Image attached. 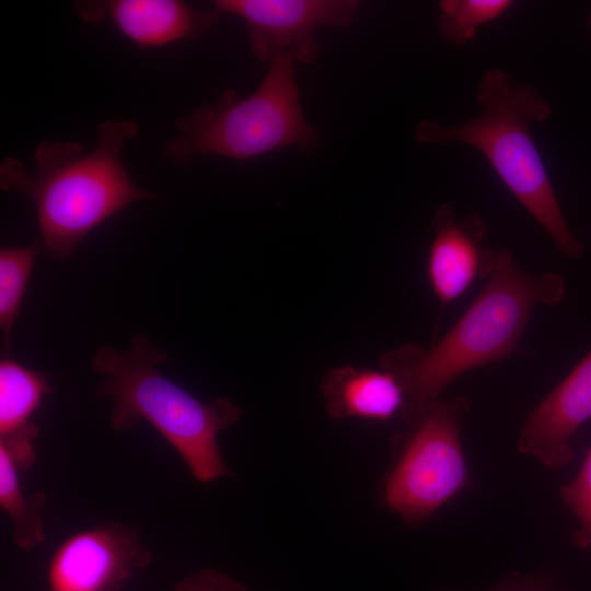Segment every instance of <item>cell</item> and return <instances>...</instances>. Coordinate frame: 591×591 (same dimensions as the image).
I'll list each match as a JSON object with an SVG mask.
<instances>
[{
    "label": "cell",
    "instance_id": "cell-1",
    "mask_svg": "<svg viewBox=\"0 0 591 591\" xmlns=\"http://www.w3.org/2000/svg\"><path fill=\"white\" fill-rule=\"evenodd\" d=\"M138 134L135 120H107L96 127V144L89 151L73 141L39 142L32 173L15 157L1 161V188L33 202L50 255L70 257L107 219L132 202L157 197L134 182L121 160L125 143Z\"/></svg>",
    "mask_w": 591,
    "mask_h": 591
},
{
    "label": "cell",
    "instance_id": "cell-2",
    "mask_svg": "<svg viewBox=\"0 0 591 591\" xmlns=\"http://www.w3.org/2000/svg\"><path fill=\"white\" fill-rule=\"evenodd\" d=\"M485 279L472 304L433 345L405 344L381 356V369L391 372L404 390L405 420L438 399L457 376L511 355L534 309L558 304L565 294L560 276L533 275L507 250L498 252Z\"/></svg>",
    "mask_w": 591,
    "mask_h": 591
},
{
    "label": "cell",
    "instance_id": "cell-3",
    "mask_svg": "<svg viewBox=\"0 0 591 591\" xmlns=\"http://www.w3.org/2000/svg\"><path fill=\"white\" fill-rule=\"evenodd\" d=\"M475 100L482 112L464 123L442 126L420 120L414 131L422 144L461 142L478 150L499 179L569 259L579 258L584 246L570 230L542 157L531 134L532 123H543L552 107L528 82L517 83L502 69L485 71Z\"/></svg>",
    "mask_w": 591,
    "mask_h": 591
},
{
    "label": "cell",
    "instance_id": "cell-4",
    "mask_svg": "<svg viewBox=\"0 0 591 591\" xmlns=\"http://www.w3.org/2000/svg\"><path fill=\"white\" fill-rule=\"evenodd\" d=\"M166 355L144 335L126 351L101 347L92 368L103 375L100 394L112 402L111 427L126 430L148 421L183 459L201 484L232 477L218 436L233 426L242 409L227 398L206 403L167 379L158 368Z\"/></svg>",
    "mask_w": 591,
    "mask_h": 591
},
{
    "label": "cell",
    "instance_id": "cell-5",
    "mask_svg": "<svg viewBox=\"0 0 591 591\" xmlns=\"http://www.w3.org/2000/svg\"><path fill=\"white\" fill-rule=\"evenodd\" d=\"M294 62L290 56H278L248 96L239 99L234 91H225L216 105L181 116L164 154L184 169L204 155L244 161L293 144L311 149L317 132L301 106Z\"/></svg>",
    "mask_w": 591,
    "mask_h": 591
},
{
    "label": "cell",
    "instance_id": "cell-6",
    "mask_svg": "<svg viewBox=\"0 0 591 591\" xmlns=\"http://www.w3.org/2000/svg\"><path fill=\"white\" fill-rule=\"evenodd\" d=\"M467 397L436 399L406 420L410 426L380 489L382 502L409 524H420L468 483L461 444Z\"/></svg>",
    "mask_w": 591,
    "mask_h": 591
},
{
    "label": "cell",
    "instance_id": "cell-7",
    "mask_svg": "<svg viewBox=\"0 0 591 591\" xmlns=\"http://www.w3.org/2000/svg\"><path fill=\"white\" fill-rule=\"evenodd\" d=\"M360 7L356 0H217L219 15L242 20L252 55L271 61L287 55L312 65L320 55L315 32L320 27H346Z\"/></svg>",
    "mask_w": 591,
    "mask_h": 591
},
{
    "label": "cell",
    "instance_id": "cell-8",
    "mask_svg": "<svg viewBox=\"0 0 591 591\" xmlns=\"http://www.w3.org/2000/svg\"><path fill=\"white\" fill-rule=\"evenodd\" d=\"M152 561L137 529L106 523L68 536L47 566L46 591H120Z\"/></svg>",
    "mask_w": 591,
    "mask_h": 591
},
{
    "label": "cell",
    "instance_id": "cell-9",
    "mask_svg": "<svg viewBox=\"0 0 591 591\" xmlns=\"http://www.w3.org/2000/svg\"><path fill=\"white\" fill-rule=\"evenodd\" d=\"M432 227L427 275L434 296L445 305L464 294L478 277L486 278L499 251L483 246L487 227L478 213L459 218L445 202L437 208Z\"/></svg>",
    "mask_w": 591,
    "mask_h": 591
},
{
    "label": "cell",
    "instance_id": "cell-10",
    "mask_svg": "<svg viewBox=\"0 0 591 591\" xmlns=\"http://www.w3.org/2000/svg\"><path fill=\"white\" fill-rule=\"evenodd\" d=\"M591 418V350L529 414L518 448L551 470L570 463V439Z\"/></svg>",
    "mask_w": 591,
    "mask_h": 591
},
{
    "label": "cell",
    "instance_id": "cell-11",
    "mask_svg": "<svg viewBox=\"0 0 591 591\" xmlns=\"http://www.w3.org/2000/svg\"><path fill=\"white\" fill-rule=\"evenodd\" d=\"M76 11L89 23L108 20L141 48L199 38L220 19L215 10L205 12L182 0L78 1Z\"/></svg>",
    "mask_w": 591,
    "mask_h": 591
},
{
    "label": "cell",
    "instance_id": "cell-12",
    "mask_svg": "<svg viewBox=\"0 0 591 591\" xmlns=\"http://www.w3.org/2000/svg\"><path fill=\"white\" fill-rule=\"evenodd\" d=\"M321 391L327 414L336 419L387 421L405 405L401 383L383 369L332 368L322 376Z\"/></svg>",
    "mask_w": 591,
    "mask_h": 591
},
{
    "label": "cell",
    "instance_id": "cell-13",
    "mask_svg": "<svg viewBox=\"0 0 591 591\" xmlns=\"http://www.w3.org/2000/svg\"><path fill=\"white\" fill-rule=\"evenodd\" d=\"M51 391L46 374L4 354L0 360V440L19 434L37 436L38 428L31 417L44 395Z\"/></svg>",
    "mask_w": 591,
    "mask_h": 591
},
{
    "label": "cell",
    "instance_id": "cell-14",
    "mask_svg": "<svg viewBox=\"0 0 591 591\" xmlns=\"http://www.w3.org/2000/svg\"><path fill=\"white\" fill-rule=\"evenodd\" d=\"M19 472L10 453L0 445V506L12 521L14 543L31 551L46 537L39 513L46 498L42 493L27 497L21 488Z\"/></svg>",
    "mask_w": 591,
    "mask_h": 591
},
{
    "label": "cell",
    "instance_id": "cell-15",
    "mask_svg": "<svg viewBox=\"0 0 591 591\" xmlns=\"http://www.w3.org/2000/svg\"><path fill=\"white\" fill-rule=\"evenodd\" d=\"M37 254L36 243L0 250V327L5 354Z\"/></svg>",
    "mask_w": 591,
    "mask_h": 591
},
{
    "label": "cell",
    "instance_id": "cell-16",
    "mask_svg": "<svg viewBox=\"0 0 591 591\" xmlns=\"http://www.w3.org/2000/svg\"><path fill=\"white\" fill-rule=\"evenodd\" d=\"M513 3L511 0H441L436 23L438 34L445 43L464 46L473 40L480 26L502 16Z\"/></svg>",
    "mask_w": 591,
    "mask_h": 591
},
{
    "label": "cell",
    "instance_id": "cell-17",
    "mask_svg": "<svg viewBox=\"0 0 591 591\" xmlns=\"http://www.w3.org/2000/svg\"><path fill=\"white\" fill-rule=\"evenodd\" d=\"M560 495L566 506L580 522V528L573 534V543L581 548L591 547V449L577 476L560 488Z\"/></svg>",
    "mask_w": 591,
    "mask_h": 591
},
{
    "label": "cell",
    "instance_id": "cell-18",
    "mask_svg": "<svg viewBox=\"0 0 591 591\" xmlns=\"http://www.w3.org/2000/svg\"><path fill=\"white\" fill-rule=\"evenodd\" d=\"M174 591H253L217 569H201L179 580Z\"/></svg>",
    "mask_w": 591,
    "mask_h": 591
},
{
    "label": "cell",
    "instance_id": "cell-19",
    "mask_svg": "<svg viewBox=\"0 0 591 591\" xmlns=\"http://www.w3.org/2000/svg\"><path fill=\"white\" fill-rule=\"evenodd\" d=\"M489 591H553L547 579L542 576H515Z\"/></svg>",
    "mask_w": 591,
    "mask_h": 591
},
{
    "label": "cell",
    "instance_id": "cell-20",
    "mask_svg": "<svg viewBox=\"0 0 591 591\" xmlns=\"http://www.w3.org/2000/svg\"><path fill=\"white\" fill-rule=\"evenodd\" d=\"M587 26L590 31V34H591V9L589 11V14H588V19H587Z\"/></svg>",
    "mask_w": 591,
    "mask_h": 591
}]
</instances>
